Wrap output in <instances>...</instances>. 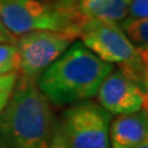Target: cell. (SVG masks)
Wrapping results in <instances>:
<instances>
[{"instance_id":"obj_1","label":"cell","mask_w":148,"mask_h":148,"mask_svg":"<svg viewBox=\"0 0 148 148\" xmlns=\"http://www.w3.org/2000/svg\"><path fill=\"white\" fill-rule=\"evenodd\" d=\"M54 125L52 104L36 79L18 74L0 114V148H48Z\"/></svg>"},{"instance_id":"obj_2","label":"cell","mask_w":148,"mask_h":148,"mask_svg":"<svg viewBox=\"0 0 148 148\" xmlns=\"http://www.w3.org/2000/svg\"><path fill=\"white\" fill-rule=\"evenodd\" d=\"M112 69L114 64L75 42L40 74L36 83L52 105L71 106L96 96L101 82Z\"/></svg>"},{"instance_id":"obj_3","label":"cell","mask_w":148,"mask_h":148,"mask_svg":"<svg viewBox=\"0 0 148 148\" xmlns=\"http://www.w3.org/2000/svg\"><path fill=\"white\" fill-rule=\"evenodd\" d=\"M0 18L15 38L40 30L69 32L78 38L86 17L78 6L58 0H0Z\"/></svg>"},{"instance_id":"obj_4","label":"cell","mask_w":148,"mask_h":148,"mask_svg":"<svg viewBox=\"0 0 148 148\" xmlns=\"http://www.w3.org/2000/svg\"><path fill=\"white\" fill-rule=\"evenodd\" d=\"M80 42L101 61L130 66L147 62V51L137 48L120 29L119 22L85 18L79 30Z\"/></svg>"},{"instance_id":"obj_5","label":"cell","mask_w":148,"mask_h":148,"mask_svg":"<svg viewBox=\"0 0 148 148\" xmlns=\"http://www.w3.org/2000/svg\"><path fill=\"white\" fill-rule=\"evenodd\" d=\"M111 119L112 115L89 99L69 106L59 125L73 148H110Z\"/></svg>"},{"instance_id":"obj_6","label":"cell","mask_w":148,"mask_h":148,"mask_svg":"<svg viewBox=\"0 0 148 148\" xmlns=\"http://www.w3.org/2000/svg\"><path fill=\"white\" fill-rule=\"evenodd\" d=\"M75 40L77 36L69 32L51 30L32 31L16 37L18 74L37 79Z\"/></svg>"},{"instance_id":"obj_7","label":"cell","mask_w":148,"mask_h":148,"mask_svg":"<svg viewBox=\"0 0 148 148\" xmlns=\"http://www.w3.org/2000/svg\"><path fill=\"white\" fill-rule=\"evenodd\" d=\"M96 96L98 103L112 116L136 112L146 109L147 105V90L127 78L120 69H112L105 77Z\"/></svg>"},{"instance_id":"obj_8","label":"cell","mask_w":148,"mask_h":148,"mask_svg":"<svg viewBox=\"0 0 148 148\" xmlns=\"http://www.w3.org/2000/svg\"><path fill=\"white\" fill-rule=\"evenodd\" d=\"M148 141L147 109L132 114L116 115L109 127V143L111 148H133Z\"/></svg>"},{"instance_id":"obj_9","label":"cell","mask_w":148,"mask_h":148,"mask_svg":"<svg viewBox=\"0 0 148 148\" xmlns=\"http://www.w3.org/2000/svg\"><path fill=\"white\" fill-rule=\"evenodd\" d=\"M130 0H77L79 11L88 18L119 22L127 16Z\"/></svg>"},{"instance_id":"obj_10","label":"cell","mask_w":148,"mask_h":148,"mask_svg":"<svg viewBox=\"0 0 148 148\" xmlns=\"http://www.w3.org/2000/svg\"><path fill=\"white\" fill-rule=\"evenodd\" d=\"M120 29L137 48L147 51L148 47V20L137 17H123L119 21Z\"/></svg>"},{"instance_id":"obj_11","label":"cell","mask_w":148,"mask_h":148,"mask_svg":"<svg viewBox=\"0 0 148 148\" xmlns=\"http://www.w3.org/2000/svg\"><path fill=\"white\" fill-rule=\"evenodd\" d=\"M18 73V53L15 43H0V77Z\"/></svg>"},{"instance_id":"obj_12","label":"cell","mask_w":148,"mask_h":148,"mask_svg":"<svg viewBox=\"0 0 148 148\" xmlns=\"http://www.w3.org/2000/svg\"><path fill=\"white\" fill-rule=\"evenodd\" d=\"M127 16L137 18H147L148 16V0H130Z\"/></svg>"},{"instance_id":"obj_13","label":"cell","mask_w":148,"mask_h":148,"mask_svg":"<svg viewBox=\"0 0 148 148\" xmlns=\"http://www.w3.org/2000/svg\"><path fill=\"white\" fill-rule=\"evenodd\" d=\"M48 148H73L72 145L69 143L68 138L66 137V135H64V132H63V130H62L59 123L54 125L52 136H51V140H49Z\"/></svg>"},{"instance_id":"obj_14","label":"cell","mask_w":148,"mask_h":148,"mask_svg":"<svg viewBox=\"0 0 148 148\" xmlns=\"http://www.w3.org/2000/svg\"><path fill=\"white\" fill-rule=\"evenodd\" d=\"M18 73H11V74H5V75L0 77V92L6 89H12L16 84Z\"/></svg>"},{"instance_id":"obj_15","label":"cell","mask_w":148,"mask_h":148,"mask_svg":"<svg viewBox=\"0 0 148 148\" xmlns=\"http://www.w3.org/2000/svg\"><path fill=\"white\" fill-rule=\"evenodd\" d=\"M15 41L16 38L6 30V27L4 26L1 18H0V43H15Z\"/></svg>"},{"instance_id":"obj_16","label":"cell","mask_w":148,"mask_h":148,"mask_svg":"<svg viewBox=\"0 0 148 148\" xmlns=\"http://www.w3.org/2000/svg\"><path fill=\"white\" fill-rule=\"evenodd\" d=\"M12 90H14V88H12V89H6V90H3L1 92H0V114H1L3 109L5 108V105H6V103H8L9 98H10V95H11Z\"/></svg>"},{"instance_id":"obj_17","label":"cell","mask_w":148,"mask_h":148,"mask_svg":"<svg viewBox=\"0 0 148 148\" xmlns=\"http://www.w3.org/2000/svg\"><path fill=\"white\" fill-rule=\"evenodd\" d=\"M133 148H148V141L142 142V143H140V145H138V146L133 147Z\"/></svg>"}]
</instances>
